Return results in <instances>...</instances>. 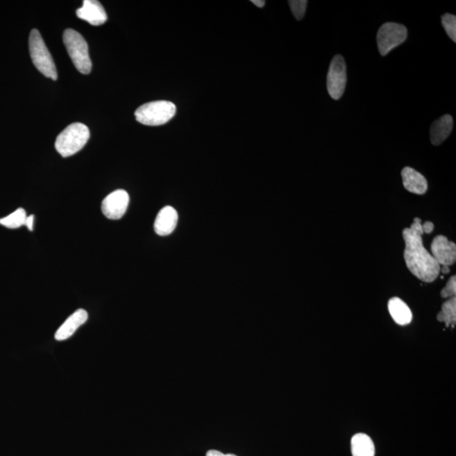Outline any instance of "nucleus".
I'll return each mask as SVG.
<instances>
[{"label":"nucleus","instance_id":"7","mask_svg":"<svg viewBox=\"0 0 456 456\" xmlns=\"http://www.w3.org/2000/svg\"><path fill=\"white\" fill-rule=\"evenodd\" d=\"M346 85V66L341 56H336L331 61L327 75V90L334 100H339L345 92Z\"/></svg>","mask_w":456,"mask_h":456},{"label":"nucleus","instance_id":"13","mask_svg":"<svg viewBox=\"0 0 456 456\" xmlns=\"http://www.w3.org/2000/svg\"><path fill=\"white\" fill-rule=\"evenodd\" d=\"M404 188L412 194H424L428 190V182L423 174L412 167H405L401 171Z\"/></svg>","mask_w":456,"mask_h":456},{"label":"nucleus","instance_id":"20","mask_svg":"<svg viewBox=\"0 0 456 456\" xmlns=\"http://www.w3.org/2000/svg\"><path fill=\"white\" fill-rule=\"evenodd\" d=\"M288 3H289L292 12L294 14L295 18L298 21L302 19L304 15H305L307 1L306 0H291Z\"/></svg>","mask_w":456,"mask_h":456},{"label":"nucleus","instance_id":"11","mask_svg":"<svg viewBox=\"0 0 456 456\" xmlns=\"http://www.w3.org/2000/svg\"><path fill=\"white\" fill-rule=\"evenodd\" d=\"M178 215L171 206H165L160 210L154 223L155 232L159 236L170 235L177 227Z\"/></svg>","mask_w":456,"mask_h":456},{"label":"nucleus","instance_id":"3","mask_svg":"<svg viewBox=\"0 0 456 456\" xmlns=\"http://www.w3.org/2000/svg\"><path fill=\"white\" fill-rule=\"evenodd\" d=\"M177 108L169 101H155L143 104L135 112L136 120L147 126L165 124L176 115Z\"/></svg>","mask_w":456,"mask_h":456},{"label":"nucleus","instance_id":"25","mask_svg":"<svg viewBox=\"0 0 456 456\" xmlns=\"http://www.w3.org/2000/svg\"><path fill=\"white\" fill-rule=\"evenodd\" d=\"M251 2L259 8H263L266 5V1H264V0H252Z\"/></svg>","mask_w":456,"mask_h":456},{"label":"nucleus","instance_id":"9","mask_svg":"<svg viewBox=\"0 0 456 456\" xmlns=\"http://www.w3.org/2000/svg\"><path fill=\"white\" fill-rule=\"evenodd\" d=\"M431 251L432 257L439 266L450 267L455 263L456 245L446 237H435L432 242Z\"/></svg>","mask_w":456,"mask_h":456},{"label":"nucleus","instance_id":"21","mask_svg":"<svg viewBox=\"0 0 456 456\" xmlns=\"http://www.w3.org/2000/svg\"><path fill=\"white\" fill-rule=\"evenodd\" d=\"M443 298H451L455 297L456 294V276H451L444 287V289L440 292Z\"/></svg>","mask_w":456,"mask_h":456},{"label":"nucleus","instance_id":"10","mask_svg":"<svg viewBox=\"0 0 456 456\" xmlns=\"http://www.w3.org/2000/svg\"><path fill=\"white\" fill-rule=\"evenodd\" d=\"M77 17L92 26H101L107 22L108 15L101 3L96 0H85L83 7L76 11Z\"/></svg>","mask_w":456,"mask_h":456},{"label":"nucleus","instance_id":"22","mask_svg":"<svg viewBox=\"0 0 456 456\" xmlns=\"http://www.w3.org/2000/svg\"><path fill=\"white\" fill-rule=\"evenodd\" d=\"M423 226V230L424 233L427 235H430V233L434 231V225L431 221H426Z\"/></svg>","mask_w":456,"mask_h":456},{"label":"nucleus","instance_id":"17","mask_svg":"<svg viewBox=\"0 0 456 456\" xmlns=\"http://www.w3.org/2000/svg\"><path fill=\"white\" fill-rule=\"evenodd\" d=\"M439 322H444L446 326L455 327L456 323V298H451L442 305V310L437 315Z\"/></svg>","mask_w":456,"mask_h":456},{"label":"nucleus","instance_id":"2","mask_svg":"<svg viewBox=\"0 0 456 456\" xmlns=\"http://www.w3.org/2000/svg\"><path fill=\"white\" fill-rule=\"evenodd\" d=\"M90 139V130L81 123L69 124L58 135L56 148L63 158L71 157L83 150Z\"/></svg>","mask_w":456,"mask_h":456},{"label":"nucleus","instance_id":"14","mask_svg":"<svg viewBox=\"0 0 456 456\" xmlns=\"http://www.w3.org/2000/svg\"><path fill=\"white\" fill-rule=\"evenodd\" d=\"M453 118L450 115L440 117L432 124L430 140L432 145L439 146L446 140L453 130Z\"/></svg>","mask_w":456,"mask_h":456},{"label":"nucleus","instance_id":"12","mask_svg":"<svg viewBox=\"0 0 456 456\" xmlns=\"http://www.w3.org/2000/svg\"><path fill=\"white\" fill-rule=\"evenodd\" d=\"M87 319L88 313L87 311L83 309L76 310L58 329L54 337L58 341L67 340V339L71 337L76 333V331L81 326H83L87 321Z\"/></svg>","mask_w":456,"mask_h":456},{"label":"nucleus","instance_id":"8","mask_svg":"<svg viewBox=\"0 0 456 456\" xmlns=\"http://www.w3.org/2000/svg\"><path fill=\"white\" fill-rule=\"evenodd\" d=\"M130 203V196L126 190L118 189L109 194L101 203V212L110 220H119L124 216Z\"/></svg>","mask_w":456,"mask_h":456},{"label":"nucleus","instance_id":"1","mask_svg":"<svg viewBox=\"0 0 456 456\" xmlns=\"http://www.w3.org/2000/svg\"><path fill=\"white\" fill-rule=\"evenodd\" d=\"M422 220L415 218L410 228L403 230L404 259L408 270L422 282H434L440 273V266L423 246Z\"/></svg>","mask_w":456,"mask_h":456},{"label":"nucleus","instance_id":"16","mask_svg":"<svg viewBox=\"0 0 456 456\" xmlns=\"http://www.w3.org/2000/svg\"><path fill=\"white\" fill-rule=\"evenodd\" d=\"M353 456H374L375 448L371 438L367 434H355L351 440Z\"/></svg>","mask_w":456,"mask_h":456},{"label":"nucleus","instance_id":"26","mask_svg":"<svg viewBox=\"0 0 456 456\" xmlns=\"http://www.w3.org/2000/svg\"><path fill=\"white\" fill-rule=\"evenodd\" d=\"M440 271H441L443 274H448V273H450V270L449 267H443L442 268H440Z\"/></svg>","mask_w":456,"mask_h":456},{"label":"nucleus","instance_id":"18","mask_svg":"<svg viewBox=\"0 0 456 456\" xmlns=\"http://www.w3.org/2000/svg\"><path fill=\"white\" fill-rule=\"evenodd\" d=\"M26 212L23 208H19L10 215L0 219V224L7 228L15 229L21 228L26 224Z\"/></svg>","mask_w":456,"mask_h":456},{"label":"nucleus","instance_id":"15","mask_svg":"<svg viewBox=\"0 0 456 456\" xmlns=\"http://www.w3.org/2000/svg\"><path fill=\"white\" fill-rule=\"evenodd\" d=\"M388 309L392 319L400 326H407L412 322V314L410 307L399 298L389 300Z\"/></svg>","mask_w":456,"mask_h":456},{"label":"nucleus","instance_id":"4","mask_svg":"<svg viewBox=\"0 0 456 456\" xmlns=\"http://www.w3.org/2000/svg\"><path fill=\"white\" fill-rule=\"evenodd\" d=\"M29 50L32 60L39 71L46 77L53 81L58 79V72L56 64L48 48L42 39L40 33L37 29L31 32L29 37Z\"/></svg>","mask_w":456,"mask_h":456},{"label":"nucleus","instance_id":"23","mask_svg":"<svg viewBox=\"0 0 456 456\" xmlns=\"http://www.w3.org/2000/svg\"><path fill=\"white\" fill-rule=\"evenodd\" d=\"M33 222H34V216L31 215L30 217H26V226L30 231H33Z\"/></svg>","mask_w":456,"mask_h":456},{"label":"nucleus","instance_id":"24","mask_svg":"<svg viewBox=\"0 0 456 456\" xmlns=\"http://www.w3.org/2000/svg\"><path fill=\"white\" fill-rule=\"evenodd\" d=\"M206 456H237L233 454H228V455H224L223 453H221V452L218 451V450H209L208 453H206Z\"/></svg>","mask_w":456,"mask_h":456},{"label":"nucleus","instance_id":"5","mask_svg":"<svg viewBox=\"0 0 456 456\" xmlns=\"http://www.w3.org/2000/svg\"><path fill=\"white\" fill-rule=\"evenodd\" d=\"M63 39L69 56L78 71L88 75L92 71V65L87 41L81 34L73 29L65 30Z\"/></svg>","mask_w":456,"mask_h":456},{"label":"nucleus","instance_id":"19","mask_svg":"<svg viewBox=\"0 0 456 456\" xmlns=\"http://www.w3.org/2000/svg\"><path fill=\"white\" fill-rule=\"evenodd\" d=\"M442 26L448 36L452 41L456 42V17L454 15L446 14L442 17Z\"/></svg>","mask_w":456,"mask_h":456},{"label":"nucleus","instance_id":"6","mask_svg":"<svg viewBox=\"0 0 456 456\" xmlns=\"http://www.w3.org/2000/svg\"><path fill=\"white\" fill-rule=\"evenodd\" d=\"M407 29L398 23L387 22L380 26L377 34L378 49L382 56L403 44L407 40Z\"/></svg>","mask_w":456,"mask_h":456}]
</instances>
